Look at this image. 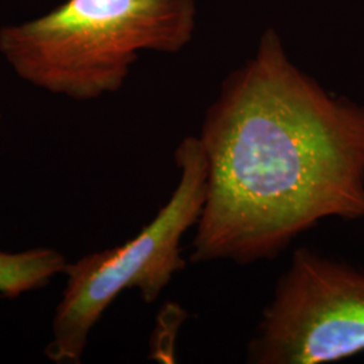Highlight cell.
<instances>
[{"instance_id": "1", "label": "cell", "mask_w": 364, "mask_h": 364, "mask_svg": "<svg viewBox=\"0 0 364 364\" xmlns=\"http://www.w3.org/2000/svg\"><path fill=\"white\" fill-rule=\"evenodd\" d=\"M198 139L193 263L273 260L320 221L364 219V107L304 73L273 30L225 78Z\"/></svg>"}, {"instance_id": "4", "label": "cell", "mask_w": 364, "mask_h": 364, "mask_svg": "<svg viewBox=\"0 0 364 364\" xmlns=\"http://www.w3.org/2000/svg\"><path fill=\"white\" fill-rule=\"evenodd\" d=\"M363 351V272L297 248L248 343V363H331Z\"/></svg>"}, {"instance_id": "5", "label": "cell", "mask_w": 364, "mask_h": 364, "mask_svg": "<svg viewBox=\"0 0 364 364\" xmlns=\"http://www.w3.org/2000/svg\"><path fill=\"white\" fill-rule=\"evenodd\" d=\"M65 257L54 248L38 247L9 252L0 250V294L15 299L46 287L57 274L64 273Z\"/></svg>"}, {"instance_id": "2", "label": "cell", "mask_w": 364, "mask_h": 364, "mask_svg": "<svg viewBox=\"0 0 364 364\" xmlns=\"http://www.w3.org/2000/svg\"><path fill=\"white\" fill-rule=\"evenodd\" d=\"M195 26L196 0H66L1 27L0 54L28 84L84 102L119 91L139 52H180Z\"/></svg>"}, {"instance_id": "3", "label": "cell", "mask_w": 364, "mask_h": 364, "mask_svg": "<svg viewBox=\"0 0 364 364\" xmlns=\"http://www.w3.org/2000/svg\"><path fill=\"white\" fill-rule=\"evenodd\" d=\"M174 161L180 169L178 183L139 234L66 264V287L45 350L49 360L80 363L93 326L124 290L136 289L146 304H153L186 267L182 237L196 227L207 193V162L198 136L182 139Z\"/></svg>"}, {"instance_id": "6", "label": "cell", "mask_w": 364, "mask_h": 364, "mask_svg": "<svg viewBox=\"0 0 364 364\" xmlns=\"http://www.w3.org/2000/svg\"><path fill=\"white\" fill-rule=\"evenodd\" d=\"M0 117H1V115H0Z\"/></svg>"}]
</instances>
